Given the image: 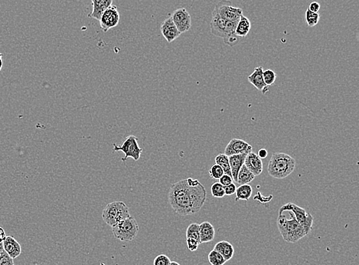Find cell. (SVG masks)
<instances>
[{
	"label": "cell",
	"mask_w": 359,
	"mask_h": 265,
	"mask_svg": "<svg viewBox=\"0 0 359 265\" xmlns=\"http://www.w3.org/2000/svg\"><path fill=\"white\" fill-rule=\"evenodd\" d=\"M251 152H252L251 145L241 139H232L225 149V154L228 156L249 153Z\"/></svg>",
	"instance_id": "8fae6325"
},
{
	"label": "cell",
	"mask_w": 359,
	"mask_h": 265,
	"mask_svg": "<svg viewBox=\"0 0 359 265\" xmlns=\"http://www.w3.org/2000/svg\"><path fill=\"white\" fill-rule=\"evenodd\" d=\"M169 265H180V264L178 263V262H171V263L169 264Z\"/></svg>",
	"instance_id": "60d3db41"
},
{
	"label": "cell",
	"mask_w": 359,
	"mask_h": 265,
	"mask_svg": "<svg viewBox=\"0 0 359 265\" xmlns=\"http://www.w3.org/2000/svg\"><path fill=\"white\" fill-rule=\"evenodd\" d=\"M113 152L121 151L124 152V157L122 159V161L124 162L126 161L129 157L133 159L135 161H138L143 152L142 148L139 147L138 139L133 135L128 136L121 146L113 144Z\"/></svg>",
	"instance_id": "52a82bcc"
},
{
	"label": "cell",
	"mask_w": 359,
	"mask_h": 265,
	"mask_svg": "<svg viewBox=\"0 0 359 265\" xmlns=\"http://www.w3.org/2000/svg\"><path fill=\"white\" fill-rule=\"evenodd\" d=\"M263 72H264V68L262 66L254 68L253 73L248 76V80L253 86H254L260 92H262L263 95H266L269 92V86H268L264 82Z\"/></svg>",
	"instance_id": "7c38bea8"
},
{
	"label": "cell",
	"mask_w": 359,
	"mask_h": 265,
	"mask_svg": "<svg viewBox=\"0 0 359 265\" xmlns=\"http://www.w3.org/2000/svg\"><path fill=\"white\" fill-rule=\"evenodd\" d=\"M209 261L212 265H224L227 262L224 257L214 249L209 254Z\"/></svg>",
	"instance_id": "484cf974"
},
{
	"label": "cell",
	"mask_w": 359,
	"mask_h": 265,
	"mask_svg": "<svg viewBox=\"0 0 359 265\" xmlns=\"http://www.w3.org/2000/svg\"><path fill=\"white\" fill-rule=\"evenodd\" d=\"M225 188V195H234L236 192V189H237V187L235 184H233V183L231 184L228 185L226 187H224Z\"/></svg>",
	"instance_id": "836d02e7"
},
{
	"label": "cell",
	"mask_w": 359,
	"mask_h": 265,
	"mask_svg": "<svg viewBox=\"0 0 359 265\" xmlns=\"http://www.w3.org/2000/svg\"><path fill=\"white\" fill-rule=\"evenodd\" d=\"M296 168L294 158L284 152H275L268 163V172L269 176L277 179L287 177Z\"/></svg>",
	"instance_id": "3957f363"
},
{
	"label": "cell",
	"mask_w": 359,
	"mask_h": 265,
	"mask_svg": "<svg viewBox=\"0 0 359 265\" xmlns=\"http://www.w3.org/2000/svg\"><path fill=\"white\" fill-rule=\"evenodd\" d=\"M255 177L256 176L244 164L237 175V183L240 185L249 184L253 181Z\"/></svg>",
	"instance_id": "7402d4cb"
},
{
	"label": "cell",
	"mask_w": 359,
	"mask_h": 265,
	"mask_svg": "<svg viewBox=\"0 0 359 265\" xmlns=\"http://www.w3.org/2000/svg\"><path fill=\"white\" fill-rule=\"evenodd\" d=\"M6 232H5L2 227H0V243L3 242V241L6 239Z\"/></svg>",
	"instance_id": "74e56055"
},
{
	"label": "cell",
	"mask_w": 359,
	"mask_h": 265,
	"mask_svg": "<svg viewBox=\"0 0 359 265\" xmlns=\"http://www.w3.org/2000/svg\"><path fill=\"white\" fill-rule=\"evenodd\" d=\"M171 260L165 254H160L153 261V265H169Z\"/></svg>",
	"instance_id": "1f68e13d"
},
{
	"label": "cell",
	"mask_w": 359,
	"mask_h": 265,
	"mask_svg": "<svg viewBox=\"0 0 359 265\" xmlns=\"http://www.w3.org/2000/svg\"><path fill=\"white\" fill-rule=\"evenodd\" d=\"M100 25L103 32L107 33L115 28L120 22V13L117 6L111 5L103 13L100 19Z\"/></svg>",
	"instance_id": "9c48e42d"
},
{
	"label": "cell",
	"mask_w": 359,
	"mask_h": 265,
	"mask_svg": "<svg viewBox=\"0 0 359 265\" xmlns=\"http://www.w3.org/2000/svg\"><path fill=\"white\" fill-rule=\"evenodd\" d=\"M129 216L128 206L121 201H114L109 203L102 211L103 220L110 227L115 226L117 223Z\"/></svg>",
	"instance_id": "277c9868"
},
{
	"label": "cell",
	"mask_w": 359,
	"mask_h": 265,
	"mask_svg": "<svg viewBox=\"0 0 359 265\" xmlns=\"http://www.w3.org/2000/svg\"><path fill=\"white\" fill-rule=\"evenodd\" d=\"M253 189L249 184L240 185L236 189V200L248 201L251 197Z\"/></svg>",
	"instance_id": "603a6c76"
},
{
	"label": "cell",
	"mask_w": 359,
	"mask_h": 265,
	"mask_svg": "<svg viewBox=\"0 0 359 265\" xmlns=\"http://www.w3.org/2000/svg\"><path fill=\"white\" fill-rule=\"evenodd\" d=\"M215 163L221 167L225 174L232 176L230 163H229V156H227L225 153L218 154L215 157Z\"/></svg>",
	"instance_id": "cb8c5ba5"
},
{
	"label": "cell",
	"mask_w": 359,
	"mask_h": 265,
	"mask_svg": "<svg viewBox=\"0 0 359 265\" xmlns=\"http://www.w3.org/2000/svg\"><path fill=\"white\" fill-rule=\"evenodd\" d=\"M186 238H192L197 242H200L199 224L197 223H192L187 227Z\"/></svg>",
	"instance_id": "d4e9b609"
},
{
	"label": "cell",
	"mask_w": 359,
	"mask_h": 265,
	"mask_svg": "<svg viewBox=\"0 0 359 265\" xmlns=\"http://www.w3.org/2000/svg\"><path fill=\"white\" fill-rule=\"evenodd\" d=\"M3 250V244H2V242H1V243H0V252H2Z\"/></svg>",
	"instance_id": "ab89813d"
},
{
	"label": "cell",
	"mask_w": 359,
	"mask_h": 265,
	"mask_svg": "<svg viewBox=\"0 0 359 265\" xmlns=\"http://www.w3.org/2000/svg\"><path fill=\"white\" fill-rule=\"evenodd\" d=\"M187 247L191 251H196L199 246V242L192 238H186Z\"/></svg>",
	"instance_id": "d6a6232c"
},
{
	"label": "cell",
	"mask_w": 359,
	"mask_h": 265,
	"mask_svg": "<svg viewBox=\"0 0 359 265\" xmlns=\"http://www.w3.org/2000/svg\"><path fill=\"white\" fill-rule=\"evenodd\" d=\"M92 12L89 17L100 20L103 13L113 3V0H91Z\"/></svg>",
	"instance_id": "e0dca14e"
},
{
	"label": "cell",
	"mask_w": 359,
	"mask_h": 265,
	"mask_svg": "<svg viewBox=\"0 0 359 265\" xmlns=\"http://www.w3.org/2000/svg\"><path fill=\"white\" fill-rule=\"evenodd\" d=\"M2 244L4 250L13 259L18 258L22 253V247L13 236H6Z\"/></svg>",
	"instance_id": "2e32d148"
},
{
	"label": "cell",
	"mask_w": 359,
	"mask_h": 265,
	"mask_svg": "<svg viewBox=\"0 0 359 265\" xmlns=\"http://www.w3.org/2000/svg\"><path fill=\"white\" fill-rule=\"evenodd\" d=\"M215 10L221 18L230 22L239 21L243 15V10L241 8L233 7L232 6V2L228 0H223L216 4Z\"/></svg>",
	"instance_id": "ba28073f"
},
{
	"label": "cell",
	"mask_w": 359,
	"mask_h": 265,
	"mask_svg": "<svg viewBox=\"0 0 359 265\" xmlns=\"http://www.w3.org/2000/svg\"><path fill=\"white\" fill-rule=\"evenodd\" d=\"M308 9L310 10V11L313 12V13H318L320 9V4L317 2H311V3L309 4Z\"/></svg>",
	"instance_id": "d590c367"
},
{
	"label": "cell",
	"mask_w": 359,
	"mask_h": 265,
	"mask_svg": "<svg viewBox=\"0 0 359 265\" xmlns=\"http://www.w3.org/2000/svg\"><path fill=\"white\" fill-rule=\"evenodd\" d=\"M212 195L215 198H223L225 196V188L220 183H215L211 187Z\"/></svg>",
	"instance_id": "f1b7e54d"
},
{
	"label": "cell",
	"mask_w": 359,
	"mask_h": 265,
	"mask_svg": "<svg viewBox=\"0 0 359 265\" xmlns=\"http://www.w3.org/2000/svg\"><path fill=\"white\" fill-rule=\"evenodd\" d=\"M205 187L197 179L188 178L172 185L168 194L169 205L179 215L196 214L206 201Z\"/></svg>",
	"instance_id": "6da1fadb"
},
{
	"label": "cell",
	"mask_w": 359,
	"mask_h": 265,
	"mask_svg": "<svg viewBox=\"0 0 359 265\" xmlns=\"http://www.w3.org/2000/svg\"><path fill=\"white\" fill-rule=\"evenodd\" d=\"M289 211L294 215L295 219L304 227L307 235L312 231L313 225V217L309 212H307L304 208L296 206L294 203H288L280 208L279 212Z\"/></svg>",
	"instance_id": "8992f818"
},
{
	"label": "cell",
	"mask_w": 359,
	"mask_h": 265,
	"mask_svg": "<svg viewBox=\"0 0 359 265\" xmlns=\"http://www.w3.org/2000/svg\"><path fill=\"white\" fill-rule=\"evenodd\" d=\"M289 212L290 218L287 219L283 213H279L277 218V227L284 240L289 243H296L300 239L306 236L307 234L304 227L295 219L291 211Z\"/></svg>",
	"instance_id": "7a4b0ae2"
},
{
	"label": "cell",
	"mask_w": 359,
	"mask_h": 265,
	"mask_svg": "<svg viewBox=\"0 0 359 265\" xmlns=\"http://www.w3.org/2000/svg\"><path fill=\"white\" fill-rule=\"evenodd\" d=\"M160 31H161L164 38L169 43L173 42L176 38H179L181 36V33L179 32L171 17L166 19L162 22V25L160 26Z\"/></svg>",
	"instance_id": "4fadbf2b"
},
{
	"label": "cell",
	"mask_w": 359,
	"mask_h": 265,
	"mask_svg": "<svg viewBox=\"0 0 359 265\" xmlns=\"http://www.w3.org/2000/svg\"><path fill=\"white\" fill-rule=\"evenodd\" d=\"M112 233L116 239L121 242H132L138 235V223L133 217H128L112 227Z\"/></svg>",
	"instance_id": "5b68a950"
},
{
	"label": "cell",
	"mask_w": 359,
	"mask_h": 265,
	"mask_svg": "<svg viewBox=\"0 0 359 265\" xmlns=\"http://www.w3.org/2000/svg\"><path fill=\"white\" fill-rule=\"evenodd\" d=\"M219 183L222 185L223 187H226L228 185L233 183V179L232 176H228L227 174H224L219 179Z\"/></svg>",
	"instance_id": "e575fe53"
},
{
	"label": "cell",
	"mask_w": 359,
	"mask_h": 265,
	"mask_svg": "<svg viewBox=\"0 0 359 265\" xmlns=\"http://www.w3.org/2000/svg\"><path fill=\"white\" fill-rule=\"evenodd\" d=\"M214 250L217 251V252L224 257L227 262L233 258V254H234V248L230 242H226V241H221L218 242L215 246Z\"/></svg>",
	"instance_id": "ffe728a7"
},
{
	"label": "cell",
	"mask_w": 359,
	"mask_h": 265,
	"mask_svg": "<svg viewBox=\"0 0 359 265\" xmlns=\"http://www.w3.org/2000/svg\"><path fill=\"white\" fill-rule=\"evenodd\" d=\"M305 21L309 27H314L320 22V15L318 13H313L307 9L305 15Z\"/></svg>",
	"instance_id": "4316f807"
},
{
	"label": "cell",
	"mask_w": 359,
	"mask_h": 265,
	"mask_svg": "<svg viewBox=\"0 0 359 265\" xmlns=\"http://www.w3.org/2000/svg\"><path fill=\"white\" fill-rule=\"evenodd\" d=\"M200 242L208 243L214 240L215 230L210 222H204L199 225Z\"/></svg>",
	"instance_id": "d6986e66"
},
{
	"label": "cell",
	"mask_w": 359,
	"mask_h": 265,
	"mask_svg": "<svg viewBox=\"0 0 359 265\" xmlns=\"http://www.w3.org/2000/svg\"><path fill=\"white\" fill-rule=\"evenodd\" d=\"M248 153L242 154L233 155L229 156V163H230L231 172H232L233 181L237 183V175L241 167L244 164V160Z\"/></svg>",
	"instance_id": "ac0fdd59"
},
{
	"label": "cell",
	"mask_w": 359,
	"mask_h": 265,
	"mask_svg": "<svg viewBox=\"0 0 359 265\" xmlns=\"http://www.w3.org/2000/svg\"><path fill=\"white\" fill-rule=\"evenodd\" d=\"M244 166L249 170L255 176H260L263 172V162L261 159L258 157L257 154L254 152H251L248 155L244 160Z\"/></svg>",
	"instance_id": "9a60e30c"
},
{
	"label": "cell",
	"mask_w": 359,
	"mask_h": 265,
	"mask_svg": "<svg viewBox=\"0 0 359 265\" xmlns=\"http://www.w3.org/2000/svg\"><path fill=\"white\" fill-rule=\"evenodd\" d=\"M171 18L181 34L186 33L191 29L192 18L189 12L185 8L176 9L171 16Z\"/></svg>",
	"instance_id": "30bf717a"
},
{
	"label": "cell",
	"mask_w": 359,
	"mask_h": 265,
	"mask_svg": "<svg viewBox=\"0 0 359 265\" xmlns=\"http://www.w3.org/2000/svg\"><path fill=\"white\" fill-rule=\"evenodd\" d=\"M212 19L210 24L211 33L215 36L219 37L223 39L225 37L227 21L221 18L215 9L212 11Z\"/></svg>",
	"instance_id": "5bb4252c"
},
{
	"label": "cell",
	"mask_w": 359,
	"mask_h": 265,
	"mask_svg": "<svg viewBox=\"0 0 359 265\" xmlns=\"http://www.w3.org/2000/svg\"><path fill=\"white\" fill-rule=\"evenodd\" d=\"M268 151L265 149L260 150V151H258V153H257V156H258V157L260 158V159H261V160H263V159H265V158L268 156Z\"/></svg>",
	"instance_id": "8d00e7d4"
},
{
	"label": "cell",
	"mask_w": 359,
	"mask_h": 265,
	"mask_svg": "<svg viewBox=\"0 0 359 265\" xmlns=\"http://www.w3.org/2000/svg\"><path fill=\"white\" fill-rule=\"evenodd\" d=\"M224 174H225V172L223 171L221 167L216 163L215 165L212 166L209 170V175L212 179H219Z\"/></svg>",
	"instance_id": "f546056e"
},
{
	"label": "cell",
	"mask_w": 359,
	"mask_h": 265,
	"mask_svg": "<svg viewBox=\"0 0 359 265\" xmlns=\"http://www.w3.org/2000/svg\"><path fill=\"white\" fill-rule=\"evenodd\" d=\"M0 265H15L13 258L9 256L5 250L0 252Z\"/></svg>",
	"instance_id": "4dcf8cb0"
},
{
	"label": "cell",
	"mask_w": 359,
	"mask_h": 265,
	"mask_svg": "<svg viewBox=\"0 0 359 265\" xmlns=\"http://www.w3.org/2000/svg\"><path fill=\"white\" fill-rule=\"evenodd\" d=\"M251 29V23L249 19L244 17V15L241 16V18L237 22L236 27L235 33L239 38H244L249 34L250 31Z\"/></svg>",
	"instance_id": "44dd1931"
},
{
	"label": "cell",
	"mask_w": 359,
	"mask_h": 265,
	"mask_svg": "<svg viewBox=\"0 0 359 265\" xmlns=\"http://www.w3.org/2000/svg\"><path fill=\"white\" fill-rule=\"evenodd\" d=\"M263 77L265 84L268 86H271L274 84L277 79V74L275 73L271 69H268V70H264L263 72Z\"/></svg>",
	"instance_id": "83f0119b"
},
{
	"label": "cell",
	"mask_w": 359,
	"mask_h": 265,
	"mask_svg": "<svg viewBox=\"0 0 359 265\" xmlns=\"http://www.w3.org/2000/svg\"><path fill=\"white\" fill-rule=\"evenodd\" d=\"M2 56H3V54L0 53V72L2 70V65H3V63H2Z\"/></svg>",
	"instance_id": "f35d334b"
}]
</instances>
